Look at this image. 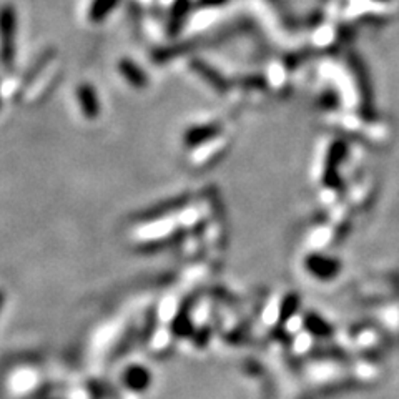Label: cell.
Segmentation results:
<instances>
[{
	"instance_id": "6da1fadb",
	"label": "cell",
	"mask_w": 399,
	"mask_h": 399,
	"mask_svg": "<svg viewBox=\"0 0 399 399\" xmlns=\"http://www.w3.org/2000/svg\"><path fill=\"white\" fill-rule=\"evenodd\" d=\"M0 38H2V60L11 65L16 57V13L6 9L0 13Z\"/></svg>"
},
{
	"instance_id": "7a4b0ae2",
	"label": "cell",
	"mask_w": 399,
	"mask_h": 399,
	"mask_svg": "<svg viewBox=\"0 0 399 399\" xmlns=\"http://www.w3.org/2000/svg\"><path fill=\"white\" fill-rule=\"evenodd\" d=\"M306 268L311 275L320 278V280H331L339 273L341 264L336 262L335 258H328V257H310L306 259Z\"/></svg>"
},
{
	"instance_id": "3957f363",
	"label": "cell",
	"mask_w": 399,
	"mask_h": 399,
	"mask_svg": "<svg viewBox=\"0 0 399 399\" xmlns=\"http://www.w3.org/2000/svg\"><path fill=\"white\" fill-rule=\"evenodd\" d=\"M123 384L133 393L147 391L152 384L150 369L142 366V364H133V366H128L123 373Z\"/></svg>"
},
{
	"instance_id": "277c9868",
	"label": "cell",
	"mask_w": 399,
	"mask_h": 399,
	"mask_svg": "<svg viewBox=\"0 0 399 399\" xmlns=\"http://www.w3.org/2000/svg\"><path fill=\"white\" fill-rule=\"evenodd\" d=\"M303 325H305L308 333L313 335L315 338H330V336L333 335V326H331L325 318H321L320 315L308 313L305 316Z\"/></svg>"
},
{
	"instance_id": "5b68a950",
	"label": "cell",
	"mask_w": 399,
	"mask_h": 399,
	"mask_svg": "<svg viewBox=\"0 0 399 399\" xmlns=\"http://www.w3.org/2000/svg\"><path fill=\"white\" fill-rule=\"evenodd\" d=\"M172 333L176 338H190V336H193V323H191L190 315L186 311H181L172 321Z\"/></svg>"
},
{
	"instance_id": "8992f818",
	"label": "cell",
	"mask_w": 399,
	"mask_h": 399,
	"mask_svg": "<svg viewBox=\"0 0 399 399\" xmlns=\"http://www.w3.org/2000/svg\"><path fill=\"white\" fill-rule=\"evenodd\" d=\"M298 308H300V298L295 293H291V295H288L283 298L281 301V306H280V318H278V325L283 326L285 323L290 321V318L296 315Z\"/></svg>"
},
{
	"instance_id": "52a82bcc",
	"label": "cell",
	"mask_w": 399,
	"mask_h": 399,
	"mask_svg": "<svg viewBox=\"0 0 399 399\" xmlns=\"http://www.w3.org/2000/svg\"><path fill=\"white\" fill-rule=\"evenodd\" d=\"M79 100L82 103V107H84V112L85 115H89V117H92V115H97L99 113V102H97V97H95V92L90 86H82L79 90Z\"/></svg>"
},
{
	"instance_id": "ba28073f",
	"label": "cell",
	"mask_w": 399,
	"mask_h": 399,
	"mask_svg": "<svg viewBox=\"0 0 399 399\" xmlns=\"http://www.w3.org/2000/svg\"><path fill=\"white\" fill-rule=\"evenodd\" d=\"M115 0H97L90 9V18L92 21H102L105 16H108V11L113 7Z\"/></svg>"
},
{
	"instance_id": "9c48e42d",
	"label": "cell",
	"mask_w": 399,
	"mask_h": 399,
	"mask_svg": "<svg viewBox=\"0 0 399 399\" xmlns=\"http://www.w3.org/2000/svg\"><path fill=\"white\" fill-rule=\"evenodd\" d=\"M4 305H6V291L0 290V313H2Z\"/></svg>"
}]
</instances>
